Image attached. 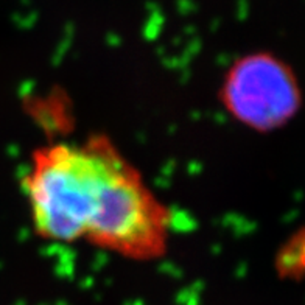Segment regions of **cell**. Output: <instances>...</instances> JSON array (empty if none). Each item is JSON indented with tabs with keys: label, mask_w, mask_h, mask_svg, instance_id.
Wrapping results in <instances>:
<instances>
[{
	"label": "cell",
	"mask_w": 305,
	"mask_h": 305,
	"mask_svg": "<svg viewBox=\"0 0 305 305\" xmlns=\"http://www.w3.org/2000/svg\"><path fill=\"white\" fill-rule=\"evenodd\" d=\"M117 152L103 135L81 143L58 142L35 151L23 190L39 237L61 243L86 240Z\"/></svg>",
	"instance_id": "cell-1"
},
{
	"label": "cell",
	"mask_w": 305,
	"mask_h": 305,
	"mask_svg": "<svg viewBox=\"0 0 305 305\" xmlns=\"http://www.w3.org/2000/svg\"><path fill=\"white\" fill-rule=\"evenodd\" d=\"M170 224L168 209L118 152L106 174L86 240L132 260H152L167 249Z\"/></svg>",
	"instance_id": "cell-2"
},
{
	"label": "cell",
	"mask_w": 305,
	"mask_h": 305,
	"mask_svg": "<svg viewBox=\"0 0 305 305\" xmlns=\"http://www.w3.org/2000/svg\"><path fill=\"white\" fill-rule=\"evenodd\" d=\"M221 100L239 122L266 132L296 117L302 106V90L283 59L257 52L234 63L223 83Z\"/></svg>",
	"instance_id": "cell-3"
}]
</instances>
